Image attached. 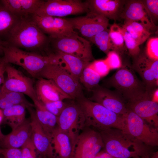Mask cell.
I'll return each mask as SVG.
<instances>
[{"label": "cell", "instance_id": "obj_15", "mask_svg": "<svg viewBox=\"0 0 158 158\" xmlns=\"http://www.w3.org/2000/svg\"><path fill=\"white\" fill-rule=\"evenodd\" d=\"M31 16L40 29L49 37H57L76 32L72 25L66 18L41 16L35 13Z\"/></svg>", "mask_w": 158, "mask_h": 158}, {"label": "cell", "instance_id": "obj_27", "mask_svg": "<svg viewBox=\"0 0 158 158\" xmlns=\"http://www.w3.org/2000/svg\"><path fill=\"white\" fill-rule=\"evenodd\" d=\"M26 106L17 104L3 109L2 122L8 125L13 130L21 124L26 119Z\"/></svg>", "mask_w": 158, "mask_h": 158}, {"label": "cell", "instance_id": "obj_16", "mask_svg": "<svg viewBox=\"0 0 158 158\" xmlns=\"http://www.w3.org/2000/svg\"><path fill=\"white\" fill-rule=\"evenodd\" d=\"M32 107H28L26 108L30 115V139L38 154L45 158H54L51 138L44 130L37 119L35 110Z\"/></svg>", "mask_w": 158, "mask_h": 158}, {"label": "cell", "instance_id": "obj_14", "mask_svg": "<svg viewBox=\"0 0 158 158\" xmlns=\"http://www.w3.org/2000/svg\"><path fill=\"white\" fill-rule=\"evenodd\" d=\"M133 58L132 68L140 75L147 90H153L158 85V60L150 59L144 52Z\"/></svg>", "mask_w": 158, "mask_h": 158}, {"label": "cell", "instance_id": "obj_44", "mask_svg": "<svg viewBox=\"0 0 158 158\" xmlns=\"http://www.w3.org/2000/svg\"><path fill=\"white\" fill-rule=\"evenodd\" d=\"M6 42L0 39V55L3 54V49Z\"/></svg>", "mask_w": 158, "mask_h": 158}, {"label": "cell", "instance_id": "obj_20", "mask_svg": "<svg viewBox=\"0 0 158 158\" xmlns=\"http://www.w3.org/2000/svg\"><path fill=\"white\" fill-rule=\"evenodd\" d=\"M77 136L62 130L57 127L51 136L54 154L58 158H71Z\"/></svg>", "mask_w": 158, "mask_h": 158}, {"label": "cell", "instance_id": "obj_12", "mask_svg": "<svg viewBox=\"0 0 158 158\" xmlns=\"http://www.w3.org/2000/svg\"><path fill=\"white\" fill-rule=\"evenodd\" d=\"M6 72L7 77L0 87L4 91L21 93L29 97L32 100L37 98L33 81L22 72L8 64Z\"/></svg>", "mask_w": 158, "mask_h": 158}, {"label": "cell", "instance_id": "obj_19", "mask_svg": "<svg viewBox=\"0 0 158 158\" xmlns=\"http://www.w3.org/2000/svg\"><path fill=\"white\" fill-rule=\"evenodd\" d=\"M120 18L139 22L151 34L157 30V26L148 16L141 0H126Z\"/></svg>", "mask_w": 158, "mask_h": 158}, {"label": "cell", "instance_id": "obj_6", "mask_svg": "<svg viewBox=\"0 0 158 158\" xmlns=\"http://www.w3.org/2000/svg\"><path fill=\"white\" fill-rule=\"evenodd\" d=\"M106 82L127 100L146 90L132 67L127 65H122Z\"/></svg>", "mask_w": 158, "mask_h": 158}, {"label": "cell", "instance_id": "obj_42", "mask_svg": "<svg viewBox=\"0 0 158 158\" xmlns=\"http://www.w3.org/2000/svg\"><path fill=\"white\" fill-rule=\"evenodd\" d=\"M8 64L4 56L0 57V87L4 82V74L6 72V66Z\"/></svg>", "mask_w": 158, "mask_h": 158}, {"label": "cell", "instance_id": "obj_49", "mask_svg": "<svg viewBox=\"0 0 158 158\" xmlns=\"http://www.w3.org/2000/svg\"><path fill=\"white\" fill-rule=\"evenodd\" d=\"M136 158H138V157H136Z\"/></svg>", "mask_w": 158, "mask_h": 158}, {"label": "cell", "instance_id": "obj_29", "mask_svg": "<svg viewBox=\"0 0 158 158\" xmlns=\"http://www.w3.org/2000/svg\"><path fill=\"white\" fill-rule=\"evenodd\" d=\"M121 27L129 33L139 46L144 43L151 34L142 24L137 22L124 20Z\"/></svg>", "mask_w": 158, "mask_h": 158}, {"label": "cell", "instance_id": "obj_17", "mask_svg": "<svg viewBox=\"0 0 158 158\" xmlns=\"http://www.w3.org/2000/svg\"><path fill=\"white\" fill-rule=\"evenodd\" d=\"M83 113L77 103L68 104L57 117V126L59 129L75 136L84 128Z\"/></svg>", "mask_w": 158, "mask_h": 158}, {"label": "cell", "instance_id": "obj_7", "mask_svg": "<svg viewBox=\"0 0 158 158\" xmlns=\"http://www.w3.org/2000/svg\"><path fill=\"white\" fill-rule=\"evenodd\" d=\"M39 77L52 80L72 99L84 96L79 81L56 64L46 65L38 75Z\"/></svg>", "mask_w": 158, "mask_h": 158}, {"label": "cell", "instance_id": "obj_22", "mask_svg": "<svg viewBox=\"0 0 158 158\" xmlns=\"http://www.w3.org/2000/svg\"><path fill=\"white\" fill-rule=\"evenodd\" d=\"M89 11L103 16L108 18L116 20L124 8L126 0H89Z\"/></svg>", "mask_w": 158, "mask_h": 158}, {"label": "cell", "instance_id": "obj_10", "mask_svg": "<svg viewBox=\"0 0 158 158\" xmlns=\"http://www.w3.org/2000/svg\"><path fill=\"white\" fill-rule=\"evenodd\" d=\"M152 92L143 91L128 100L126 104L128 110L158 128V103L152 101Z\"/></svg>", "mask_w": 158, "mask_h": 158}, {"label": "cell", "instance_id": "obj_38", "mask_svg": "<svg viewBox=\"0 0 158 158\" xmlns=\"http://www.w3.org/2000/svg\"><path fill=\"white\" fill-rule=\"evenodd\" d=\"M43 103L48 111L57 117L60 115L68 104L63 100L47 102Z\"/></svg>", "mask_w": 158, "mask_h": 158}, {"label": "cell", "instance_id": "obj_26", "mask_svg": "<svg viewBox=\"0 0 158 158\" xmlns=\"http://www.w3.org/2000/svg\"><path fill=\"white\" fill-rule=\"evenodd\" d=\"M36 116L46 133L51 138L57 127V117L48 111L43 103L37 98L32 100Z\"/></svg>", "mask_w": 158, "mask_h": 158}, {"label": "cell", "instance_id": "obj_39", "mask_svg": "<svg viewBox=\"0 0 158 158\" xmlns=\"http://www.w3.org/2000/svg\"><path fill=\"white\" fill-rule=\"evenodd\" d=\"M105 60L110 69L119 68L122 66L120 56L114 51H110L107 54Z\"/></svg>", "mask_w": 158, "mask_h": 158}, {"label": "cell", "instance_id": "obj_3", "mask_svg": "<svg viewBox=\"0 0 158 158\" xmlns=\"http://www.w3.org/2000/svg\"><path fill=\"white\" fill-rule=\"evenodd\" d=\"M76 100L83 115L84 128L92 127L97 131L113 128L126 132L123 115L116 114L84 96Z\"/></svg>", "mask_w": 158, "mask_h": 158}, {"label": "cell", "instance_id": "obj_30", "mask_svg": "<svg viewBox=\"0 0 158 158\" xmlns=\"http://www.w3.org/2000/svg\"><path fill=\"white\" fill-rule=\"evenodd\" d=\"M0 87V109L3 110L17 104H24L34 107V104L29 102L23 94L1 90Z\"/></svg>", "mask_w": 158, "mask_h": 158}, {"label": "cell", "instance_id": "obj_5", "mask_svg": "<svg viewBox=\"0 0 158 158\" xmlns=\"http://www.w3.org/2000/svg\"><path fill=\"white\" fill-rule=\"evenodd\" d=\"M49 51L51 49L53 52L70 54L89 63L94 59L90 42L76 32L57 37H49Z\"/></svg>", "mask_w": 158, "mask_h": 158}, {"label": "cell", "instance_id": "obj_37", "mask_svg": "<svg viewBox=\"0 0 158 158\" xmlns=\"http://www.w3.org/2000/svg\"><path fill=\"white\" fill-rule=\"evenodd\" d=\"M89 65L101 78L107 75L110 70L105 59L94 60Z\"/></svg>", "mask_w": 158, "mask_h": 158}, {"label": "cell", "instance_id": "obj_23", "mask_svg": "<svg viewBox=\"0 0 158 158\" xmlns=\"http://www.w3.org/2000/svg\"><path fill=\"white\" fill-rule=\"evenodd\" d=\"M56 64L79 81L84 68L90 63L75 56L59 51L51 53Z\"/></svg>", "mask_w": 158, "mask_h": 158}, {"label": "cell", "instance_id": "obj_2", "mask_svg": "<svg viewBox=\"0 0 158 158\" xmlns=\"http://www.w3.org/2000/svg\"><path fill=\"white\" fill-rule=\"evenodd\" d=\"M105 152L114 158H130L147 156L148 147L128 133L110 128L98 131Z\"/></svg>", "mask_w": 158, "mask_h": 158}, {"label": "cell", "instance_id": "obj_21", "mask_svg": "<svg viewBox=\"0 0 158 158\" xmlns=\"http://www.w3.org/2000/svg\"><path fill=\"white\" fill-rule=\"evenodd\" d=\"M37 79L34 88L37 98L42 103L72 99L52 80L42 77Z\"/></svg>", "mask_w": 158, "mask_h": 158}, {"label": "cell", "instance_id": "obj_33", "mask_svg": "<svg viewBox=\"0 0 158 158\" xmlns=\"http://www.w3.org/2000/svg\"><path fill=\"white\" fill-rule=\"evenodd\" d=\"M109 32L108 29L88 39L107 55L111 50Z\"/></svg>", "mask_w": 158, "mask_h": 158}, {"label": "cell", "instance_id": "obj_9", "mask_svg": "<svg viewBox=\"0 0 158 158\" xmlns=\"http://www.w3.org/2000/svg\"><path fill=\"white\" fill-rule=\"evenodd\" d=\"M89 11L88 3L80 0H48L35 13L41 16H51L61 18Z\"/></svg>", "mask_w": 158, "mask_h": 158}, {"label": "cell", "instance_id": "obj_41", "mask_svg": "<svg viewBox=\"0 0 158 158\" xmlns=\"http://www.w3.org/2000/svg\"><path fill=\"white\" fill-rule=\"evenodd\" d=\"M0 154L4 158H22L21 148H1Z\"/></svg>", "mask_w": 158, "mask_h": 158}, {"label": "cell", "instance_id": "obj_36", "mask_svg": "<svg viewBox=\"0 0 158 158\" xmlns=\"http://www.w3.org/2000/svg\"><path fill=\"white\" fill-rule=\"evenodd\" d=\"M145 53L151 59L158 60V37H152L147 42Z\"/></svg>", "mask_w": 158, "mask_h": 158}, {"label": "cell", "instance_id": "obj_34", "mask_svg": "<svg viewBox=\"0 0 158 158\" xmlns=\"http://www.w3.org/2000/svg\"><path fill=\"white\" fill-rule=\"evenodd\" d=\"M121 29L126 48L128 49L129 55L134 58L138 55L140 52L139 46L124 28L121 27Z\"/></svg>", "mask_w": 158, "mask_h": 158}, {"label": "cell", "instance_id": "obj_40", "mask_svg": "<svg viewBox=\"0 0 158 158\" xmlns=\"http://www.w3.org/2000/svg\"><path fill=\"white\" fill-rule=\"evenodd\" d=\"M21 148L22 158H38V153L30 138Z\"/></svg>", "mask_w": 158, "mask_h": 158}, {"label": "cell", "instance_id": "obj_1", "mask_svg": "<svg viewBox=\"0 0 158 158\" xmlns=\"http://www.w3.org/2000/svg\"><path fill=\"white\" fill-rule=\"evenodd\" d=\"M31 15L18 18L5 41L28 51L41 54L43 51L49 52V37L40 29Z\"/></svg>", "mask_w": 158, "mask_h": 158}, {"label": "cell", "instance_id": "obj_11", "mask_svg": "<svg viewBox=\"0 0 158 158\" xmlns=\"http://www.w3.org/2000/svg\"><path fill=\"white\" fill-rule=\"evenodd\" d=\"M82 130L77 136L71 158H95L104 147L100 134L91 128Z\"/></svg>", "mask_w": 158, "mask_h": 158}, {"label": "cell", "instance_id": "obj_4", "mask_svg": "<svg viewBox=\"0 0 158 158\" xmlns=\"http://www.w3.org/2000/svg\"><path fill=\"white\" fill-rule=\"evenodd\" d=\"M3 55L7 62L21 67L32 77L37 78L44 67L53 63L51 55H44L24 51L8 44L6 42L3 49Z\"/></svg>", "mask_w": 158, "mask_h": 158}, {"label": "cell", "instance_id": "obj_31", "mask_svg": "<svg viewBox=\"0 0 158 158\" xmlns=\"http://www.w3.org/2000/svg\"><path fill=\"white\" fill-rule=\"evenodd\" d=\"M109 35L111 49L119 55H122L126 49L124 41L121 31V26L114 23L109 29Z\"/></svg>", "mask_w": 158, "mask_h": 158}, {"label": "cell", "instance_id": "obj_46", "mask_svg": "<svg viewBox=\"0 0 158 158\" xmlns=\"http://www.w3.org/2000/svg\"><path fill=\"white\" fill-rule=\"evenodd\" d=\"M149 158V157L147 156H145L143 157V158Z\"/></svg>", "mask_w": 158, "mask_h": 158}, {"label": "cell", "instance_id": "obj_18", "mask_svg": "<svg viewBox=\"0 0 158 158\" xmlns=\"http://www.w3.org/2000/svg\"><path fill=\"white\" fill-rule=\"evenodd\" d=\"M92 91V95L89 98L90 100L116 114L124 115L127 113L128 109L126 102L118 95L99 86Z\"/></svg>", "mask_w": 158, "mask_h": 158}, {"label": "cell", "instance_id": "obj_45", "mask_svg": "<svg viewBox=\"0 0 158 158\" xmlns=\"http://www.w3.org/2000/svg\"><path fill=\"white\" fill-rule=\"evenodd\" d=\"M152 158H158V152L154 153L153 157Z\"/></svg>", "mask_w": 158, "mask_h": 158}, {"label": "cell", "instance_id": "obj_43", "mask_svg": "<svg viewBox=\"0 0 158 158\" xmlns=\"http://www.w3.org/2000/svg\"><path fill=\"white\" fill-rule=\"evenodd\" d=\"M151 97L153 101L158 103V89L154 90L151 93Z\"/></svg>", "mask_w": 158, "mask_h": 158}, {"label": "cell", "instance_id": "obj_47", "mask_svg": "<svg viewBox=\"0 0 158 158\" xmlns=\"http://www.w3.org/2000/svg\"><path fill=\"white\" fill-rule=\"evenodd\" d=\"M0 158H4L3 157H0Z\"/></svg>", "mask_w": 158, "mask_h": 158}, {"label": "cell", "instance_id": "obj_48", "mask_svg": "<svg viewBox=\"0 0 158 158\" xmlns=\"http://www.w3.org/2000/svg\"><path fill=\"white\" fill-rule=\"evenodd\" d=\"M1 147H0V151H1Z\"/></svg>", "mask_w": 158, "mask_h": 158}, {"label": "cell", "instance_id": "obj_24", "mask_svg": "<svg viewBox=\"0 0 158 158\" xmlns=\"http://www.w3.org/2000/svg\"><path fill=\"white\" fill-rule=\"evenodd\" d=\"M31 127L30 119H25L24 122L9 134L4 135L0 142L2 148H20L30 138Z\"/></svg>", "mask_w": 158, "mask_h": 158}, {"label": "cell", "instance_id": "obj_13", "mask_svg": "<svg viewBox=\"0 0 158 158\" xmlns=\"http://www.w3.org/2000/svg\"><path fill=\"white\" fill-rule=\"evenodd\" d=\"M66 18L74 29L78 30L83 36L88 39L108 29L109 25L108 18L90 11L83 16Z\"/></svg>", "mask_w": 158, "mask_h": 158}, {"label": "cell", "instance_id": "obj_8", "mask_svg": "<svg viewBox=\"0 0 158 158\" xmlns=\"http://www.w3.org/2000/svg\"><path fill=\"white\" fill-rule=\"evenodd\" d=\"M124 116L126 132L149 147L158 145V128L128 110Z\"/></svg>", "mask_w": 158, "mask_h": 158}, {"label": "cell", "instance_id": "obj_28", "mask_svg": "<svg viewBox=\"0 0 158 158\" xmlns=\"http://www.w3.org/2000/svg\"><path fill=\"white\" fill-rule=\"evenodd\" d=\"M18 18L12 13L0 0V39L6 41Z\"/></svg>", "mask_w": 158, "mask_h": 158}, {"label": "cell", "instance_id": "obj_25", "mask_svg": "<svg viewBox=\"0 0 158 158\" xmlns=\"http://www.w3.org/2000/svg\"><path fill=\"white\" fill-rule=\"evenodd\" d=\"M1 1L9 11L18 18L35 13L44 1L42 0H1Z\"/></svg>", "mask_w": 158, "mask_h": 158}, {"label": "cell", "instance_id": "obj_35", "mask_svg": "<svg viewBox=\"0 0 158 158\" xmlns=\"http://www.w3.org/2000/svg\"><path fill=\"white\" fill-rule=\"evenodd\" d=\"M150 18L156 25L158 18V0H141Z\"/></svg>", "mask_w": 158, "mask_h": 158}, {"label": "cell", "instance_id": "obj_32", "mask_svg": "<svg viewBox=\"0 0 158 158\" xmlns=\"http://www.w3.org/2000/svg\"><path fill=\"white\" fill-rule=\"evenodd\" d=\"M101 77L88 65L83 69L79 79L80 83L89 91L98 87Z\"/></svg>", "mask_w": 158, "mask_h": 158}]
</instances>
